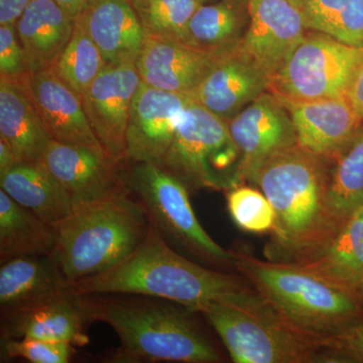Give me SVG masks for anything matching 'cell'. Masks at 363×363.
I'll return each mask as SVG.
<instances>
[{"label":"cell","instance_id":"32","mask_svg":"<svg viewBox=\"0 0 363 363\" xmlns=\"http://www.w3.org/2000/svg\"><path fill=\"white\" fill-rule=\"evenodd\" d=\"M227 207L241 230L264 233L274 228V208L266 195L257 189L240 185L227 191Z\"/></svg>","mask_w":363,"mask_h":363},{"label":"cell","instance_id":"33","mask_svg":"<svg viewBox=\"0 0 363 363\" xmlns=\"http://www.w3.org/2000/svg\"><path fill=\"white\" fill-rule=\"evenodd\" d=\"M76 352L71 344L35 338L1 339V359H26L33 363H68Z\"/></svg>","mask_w":363,"mask_h":363},{"label":"cell","instance_id":"38","mask_svg":"<svg viewBox=\"0 0 363 363\" xmlns=\"http://www.w3.org/2000/svg\"><path fill=\"white\" fill-rule=\"evenodd\" d=\"M13 150L7 145L6 140L0 138V178L6 175L18 164Z\"/></svg>","mask_w":363,"mask_h":363},{"label":"cell","instance_id":"23","mask_svg":"<svg viewBox=\"0 0 363 363\" xmlns=\"http://www.w3.org/2000/svg\"><path fill=\"white\" fill-rule=\"evenodd\" d=\"M0 188L21 206L54 227L75 210L65 189L43 160L18 162L0 178Z\"/></svg>","mask_w":363,"mask_h":363},{"label":"cell","instance_id":"16","mask_svg":"<svg viewBox=\"0 0 363 363\" xmlns=\"http://www.w3.org/2000/svg\"><path fill=\"white\" fill-rule=\"evenodd\" d=\"M271 77L247 52L238 49L218 57L191 96L228 123L262 93Z\"/></svg>","mask_w":363,"mask_h":363},{"label":"cell","instance_id":"2","mask_svg":"<svg viewBox=\"0 0 363 363\" xmlns=\"http://www.w3.org/2000/svg\"><path fill=\"white\" fill-rule=\"evenodd\" d=\"M89 322L111 327L119 338L109 362L218 363L224 357L216 344L178 303L136 294L78 295Z\"/></svg>","mask_w":363,"mask_h":363},{"label":"cell","instance_id":"31","mask_svg":"<svg viewBox=\"0 0 363 363\" xmlns=\"http://www.w3.org/2000/svg\"><path fill=\"white\" fill-rule=\"evenodd\" d=\"M145 35L183 43L200 0H130Z\"/></svg>","mask_w":363,"mask_h":363},{"label":"cell","instance_id":"39","mask_svg":"<svg viewBox=\"0 0 363 363\" xmlns=\"http://www.w3.org/2000/svg\"><path fill=\"white\" fill-rule=\"evenodd\" d=\"M72 18H78L87 9L92 0H52Z\"/></svg>","mask_w":363,"mask_h":363},{"label":"cell","instance_id":"41","mask_svg":"<svg viewBox=\"0 0 363 363\" xmlns=\"http://www.w3.org/2000/svg\"><path fill=\"white\" fill-rule=\"evenodd\" d=\"M200 1H201L202 4H207V2L215 1V0H200Z\"/></svg>","mask_w":363,"mask_h":363},{"label":"cell","instance_id":"21","mask_svg":"<svg viewBox=\"0 0 363 363\" xmlns=\"http://www.w3.org/2000/svg\"><path fill=\"white\" fill-rule=\"evenodd\" d=\"M69 291L68 281L56 255H26L1 262V315Z\"/></svg>","mask_w":363,"mask_h":363},{"label":"cell","instance_id":"4","mask_svg":"<svg viewBox=\"0 0 363 363\" xmlns=\"http://www.w3.org/2000/svg\"><path fill=\"white\" fill-rule=\"evenodd\" d=\"M233 264L294 330L317 340L363 321V297L293 262L262 260L240 247Z\"/></svg>","mask_w":363,"mask_h":363},{"label":"cell","instance_id":"24","mask_svg":"<svg viewBox=\"0 0 363 363\" xmlns=\"http://www.w3.org/2000/svg\"><path fill=\"white\" fill-rule=\"evenodd\" d=\"M0 138L20 162L40 161L51 142L23 82L0 79Z\"/></svg>","mask_w":363,"mask_h":363},{"label":"cell","instance_id":"26","mask_svg":"<svg viewBox=\"0 0 363 363\" xmlns=\"http://www.w3.org/2000/svg\"><path fill=\"white\" fill-rule=\"evenodd\" d=\"M250 0L202 4L189 23L184 44L220 57L240 48L250 21Z\"/></svg>","mask_w":363,"mask_h":363},{"label":"cell","instance_id":"14","mask_svg":"<svg viewBox=\"0 0 363 363\" xmlns=\"http://www.w3.org/2000/svg\"><path fill=\"white\" fill-rule=\"evenodd\" d=\"M240 48L272 77L309 32L302 9L290 0H250Z\"/></svg>","mask_w":363,"mask_h":363},{"label":"cell","instance_id":"9","mask_svg":"<svg viewBox=\"0 0 363 363\" xmlns=\"http://www.w3.org/2000/svg\"><path fill=\"white\" fill-rule=\"evenodd\" d=\"M363 63V47L309 30L285 65L271 79L279 98L315 100L345 96Z\"/></svg>","mask_w":363,"mask_h":363},{"label":"cell","instance_id":"25","mask_svg":"<svg viewBox=\"0 0 363 363\" xmlns=\"http://www.w3.org/2000/svg\"><path fill=\"white\" fill-rule=\"evenodd\" d=\"M296 264L334 285L359 293L363 283V203L320 252Z\"/></svg>","mask_w":363,"mask_h":363},{"label":"cell","instance_id":"12","mask_svg":"<svg viewBox=\"0 0 363 363\" xmlns=\"http://www.w3.org/2000/svg\"><path fill=\"white\" fill-rule=\"evenodd\" d=\"M192 100L142 83L131 105L125 161L161 164Z\"/></svg>","mask_w":363,"mask_h":363},{"label":"cell","instance_id":"3","mask_svg":"<svg viewBox=\"0 0 363 363\" xmlns=\"http://www.w3.org/2000/svg\"><path fill=\"white\" fill-rule=\"evenodd\" d=\"M327 160L296 145L267 161L255 185L274 211L267 259L300 262L320 252L338 233L328 201Z\"/></svg>","mask_w":363,"mask_h":363},{"label":"cell","instance_id":"5","mask_svg":"<svg viewBox=\"0 0 363 363\" xmlns=\"http://www.w3.org/2000/svg\"><path fill=\"white\" fill-rule=\"evenodd\" d=\"M152 222L130 192L76 208L58 224L57 259L69 286L123 262L145 240Z\"/></svg>","mask_w":363,"mask_h":363},{"label":"cell","instance_id":"35","mask_svg":"<svg viewBox=\"0 0 363 363\" xmlns=\"http://www.w3.org/2000/svg\"><path fill=\"white\" fill-rule=\"evenodd\" d=\"M324 362L363 363V321L321 341Z\"/></svg>","mask_w":363,"mask_h":363},{"label":"cell","instance_id":"29","mask_svg":"<svg viewBox=\"0 0 363 363\" xmlns=\"http://www.w3.org/2000/svg\"><path fill=\"white\" fill-rule=\"evenodd\" d=\"M302 11L308 30L363 47V0H305Z\"/></svg>","mask_w":363,"mask_h":363},{"label":"cell","instance_id":"17","mask_svg":"<svg viewBox=\"0 0 363 363\" xmlns=\"http://www.w3.org/2000/svg\"><path fill=\"white\" fill-rule=\"evenodd\" d=\"M23 83L52 140L107 156L91 128L82 99L56 72L50 68L30 73Z\"/></svg>","mask_w":363,"mask_h":363},{"label":"cell","instance_id":"37","mask_svg":"<svg viewBox=\"0 0 363 363\" xmlns=\"http://www.w3.org/2000/svg\"><path fill=\"white\" fill-rule=\"evenodd\" d=\"M346 96L363 118V63L357 71Z\"/></svg>","mask_w":363,"mask_h":363},{"label":"cell","instance_id":"15","mask_svg":"<svg viewBox=\"0 0 363 363\" xmlns=\"http://www.w3.org/2000/svg\"><path fill=\"white\" fill-rule=\"evenodd\" d=\"M279 99L292 118L298 147L327 161L347 147L363 126L362 116L346 95L315 100Z\"/></svg>","mask_w":363,"mask_h":363},{"label":"cell","instance_id":"10","mask_svg":"<svg viewBox=\"0 0 363 363\" xmlns=\"http://www.w3.org/2000/svg\"><path fill=\"white\" fill-rule=\"evenodd\" d=\"M227 123L240 152L243 183L253 184L267 161L298 145L290 114L269 91L262 93Z\"/></svg>","mask_w":363,"mask_h":363},{"label":"cell","instance_id":"30","mask_svg":"<svg viewBox=\"0 0 363 363\" xmlns=\"http://www.w3.org/2000/svg\"><path fill=\"white\" fill-rule=\"evenodd\" d=\"M107 66L108 64L82 21L76 18L71 39L55 62L52 70L82 97Z\"/></svg>","mask_w":363,"mask_h":363},{"label":"cell","instance_id":"19","mask_svg":"<svg viewBox=\"0 0 363 363\" xmlns=\"http://www.w3.org/2000/svg\"><path fill=\"white\" fill-rule=\"evenodd\" d=\"M217 58L180 40L145 35L135 65L143 83L150 87L190 94L206 77Z\"/></svg>","mask_w":363,"mask_h":363},{"label":"cell","instance_id":"42","mask_svg":"<svg viewBox=\"0 0 363 363\" xmlns=\"http://www.w3.org/2000/svg\"><path fill=\"white\" fill-rule=\"evenodd\" d=\"M359 294L360 295L362 296L363 297V283L362 284V286H360V288H359Z\"/></svg>","mask_w":363,"mask_h":363},{"label":"cell","instance_id":"1","mask_svg":"<svg viewBox=\"0 0 363 363\" xmlns=\"http://www.w3.org/2000/svg\"><path fill=\"white\" fill-rule=\"evenodd\" d=\"M82 294H136L164 298L198 313L210 303L277 314L255 288L238 277L196 264L182 255L154 225L143 242L108 271L69 286Z\"/></svg>","mask_w":363,"mask_h":363},{"label":"cell","instance_id":"40","mask_svg":"<svg viewBox=\"0 0 363 363\" xmlns=\"http://www.w3.org/2000/svg\"><path fill=\"white\" fill-rule=\"evenodd\" d=\"M293 4H295L296 6L298 7V9H302L303 4H304L305 0H290Z\"/></svg>","mask_w":363,"mask_h":363},{"label":"cell","instance_id":"7","mask_svg":"<svg viewBox=\"0 0 363 363\" xmlns=\"http://www.w3.org/2000/svg\"><path fill=\"white\" fill-rule=\"evenodd\" d=\"M126 162L121 168L126 187L172 247H181L212 266L233 267L230 250L203 228L191 205L189 189L179 179L152 162Z\"/></svg>","mask_w":363,"mask_h":363},{"label":"cell","instance_id":"27","mask_svg":"<svg viewBox=\"0 0 363 363\" xmlns=\"http://www.w3.org/2000/svg\"><path fill=\"white\" fill-rule=\"evenodd\" d=\"M56 247V228L0 190V262L55 255Z\"/></svg>","mask_w":363,"mask_h":363},{"label":"cell","instance_id":"20","mask_svg":"<svg viewBox=\"0 0 363 363\" xmlns=\"http://www.w3.org/2000/svg\"><path fill=\"white\" fill-rule=\"evenodd\" d=\"M108 65L135 64L145 33L130 0H92L78 16Z\"/></svg>","mask_w":363,"mask_h":363},{"label":"cell","instance_id":"8","mask_svg":"<svg viewBox=\"0 0 363 363\" xmlns=\"http://www.w3.org/2000/svg\"><path fill=\"white\" fill-rule=\"evenodd\" d=\"M236 363L324 362L321 341L294 330L276 314L210 303L200 310Z\"/></svg>","mask_w":363,"mask_h":363},{"label":"cell","instance_id":"34","mask_svg":"<svg viewBox=\"0 0 363 363\" xmlns=\"http://www.w3.org/2000/svg\"><path fill=\"white\" fill-rule=\"evenodd\" d=\"M28 75L16 26L0 25V79L23 82Z\"/></svg>","mask_w":363,"mask_h":363},{"label":"cell","instance_id":"36","mask_svg":"<svg viewBox=\"0 0 363 363\" xmlns=\"http://www.w3.org/2000/svg\"><path fill=\"white\" fill-rule=\"evenodd\" d=\"M32 0H0V25L16 26Z\"/></svg>","mask_w":363,"mask_h":363},{"label":"cell","instance_id":"13","mask_svg":"<svg viewBox=\"0 0 363 363\" xmlns=\"http://www.w3.org/2000/svg\"><path fill=\"white\" fill-rule=\"evenodd\" d=\"M43 162L76 208L130 192L121 164L88 147L51 140Z\"/></svg>","mask_w":363,"mask_h":363},{"label":"cell","instance_id":"28","mask_svg":"<svg viewBox=\"0 0 363 363\" xmlns=\"http://www.w3.org/2000/svg\"><path fill=\"white\" fill-rule=\"evenodd\" d=\"M328 201L339 229L363 203V126L347 147L328 161Z\"/></svg>","mask_w":363,"mask_h":363},{"label":"cell","instance_id":"18","mask_svg":"<svg viewBox=\"0 0 363 363\" xmlns=\"http://www.w3.org/2000/svg\"><path fill=\"white\" fill-rule=\"evenodd\" d=\"M86 317L71 291L1 315V339L35 338L83 347L89 343Z\"/></svg>","mask_w":363,"mask_h":363},{"label":"cell","instance_id":"22","mask_svg":"<svg viewBox=\"0 0 363 363\" xmlns=\"http://www.w3.org/2000/svg\"><path fill=\"white\" fill-rule=\"evenodd\" d=\"M75 18L52 0H32L16 23L18 39L30 73L47 70L64 51Z\"/></svg>","mask_w":363,"mask_h":363},{"label":"cell","instance_id":"6","mask_svg":"<svg viewBox=\"0 0 363 363\" xmlns=\"http://www.w3.org/2000/svg\"><path fill=\"white\" fill-rule=\"evenodd\" d=\"M240 162L227 121L193 99L159 166L189 190L228 191L243 185Z\"/></svg>","mask_w":363,"mask_h":363},{"label":"cell","instance_id":"11","mask_svg":"<svg viewBox=\"0 0 363 363\" xmlns=\"http://www.w3.org/2000/svg\"><path fill=\"white\" fill-rule=\"evenodd\" d=\"M142 83L135 64L108 65L81 97L93 133L116 164L125 162L131 105Z\"/></svg>","mask_w":363,"mask_h":363}]
</instances>
